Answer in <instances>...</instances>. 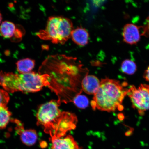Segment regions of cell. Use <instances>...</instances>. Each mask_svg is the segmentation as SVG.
Instances as JSON below:
<instances>
[{
	"mask_svg": "<svg viewBox=\"0 0 149 149\" xmlns=\"http://www.w3.org/2000/svg\"><path fill=\"white\" fill-rule=\"evenodd\" d=\"M117 80L106 78L100 81L99 88L94 94L91 102L93 109L111 112L117 109L122 110L123 100L128 89Z\"/></svg>",
	"mask_w": 149,
	"mask_h": 149,
	"instance_id": "1",
	"label": "cell"
},
{
	"mask_svg": "<svg viewBox=\"0 0 149 149\" xmlns=\"http://www.w3.org/2000/svg\"><path fill=\"white\" fill-rule=\"evenodd\" d=\"M50 79L47 74L32 72L18 74L0 72V85L10 93L38 92L44 87H50Z\"/></svg>",
	"mask_w": 149,
	"mask_h": 149,
	"instance_id": "2",
	"label": "cell"
},
{
	"mask_svg": "<svg viewBox=\"0 0 149 149\" xmlns=\"http://www.w3.org/2000/svg\"><path fill=\"white\" fill-rule=\"evenodd\" d=\"M73 29V24L69 19L51 17L45 29L38 31L36 35L42 40H50L53 44H64L70 38Z\"/></svg>",
	"mask_w": 149,
	"mask_h": 149,
	"instance_id": "3",
	"label": "cell"
},
{
	"mask_svg": "<svg viewBox=\"0 0 149 149\" xmlns=\"http://www.w3.org/2000/svg\"><path fill=\"white\" fill-rule=\"evenodd\" d=\"M59 100H52L43 104L37 114V123L44 127L46 133L52 134L56 130L62 119L63 113L59 108Z\"/></svg>",
	"mask_w": 149,
	"mask_h": 149,
	"instance_id": "4",
	"label": "cell"
},
{
	"mask_svg": "<svg viewBox=\"0 0 149 149\" xmlns=\"http://www.w3.org/2000/svg\"><path fill=\"white\" fill-rule=\"evenodd\" d=\"M127 95L133 107L140 115H144L145 112L149 109V85L141 84L138 88L131 86L128 89Z\"/></svg>",
	"mask_w": 149,
	"mask_h": 149,
	"instance_id": "5",
	"label": "cell"
},
{
	"mask_svg": "<svg viewBox=\"0 0 149 149\" xmlns=\"http://www.w3.org/2000/svg\"><path fill=\"white\" fill-rule=\"evenodd\" d=\"M50 135L52 149H82L72 136L68 135L64 137H57L55 135Z\"/></svg>",
	"mask_w": 149,
	"mask_h": 149,
	"instance_id": "6",
	"label": "cell"
},
{
	"mask_svg": "<svg viewBox=\"0 0 149 149\" xmlns=\"http://www.w3.org/2000/svg\"><path fill=\"white\" fill-rule=\"evenodd\" d=\"M141 27L133 24H126L124 26L123 31V36L125 42L133 45L137 44L141 39V34L140 29Z\"/></svg>",
	"mask_w": 149,
	"mask_h": 149,
	"instance_id": "7",
	"label": "cell"
},
{
	"mask_svg": "<svg viewBox=\"0 0 149 149\" xmlns=\"http://www.w3.org/2000/svg\"><path fill=\"white\" fill-rule=\"evenodd\" d=\"M15 122L17 125V132L20 135L22 143L29 146L34 145L38 137L36 131L33 130H24L21 123L17 120H15Z\"/></svg>",
	"mask_w": 149,
	"mask_h": 149,
	"instance_id": "8",
	"label": "cell"
},
{
	"mask_svg": "<svg viewBox=\"0 0 149 149\" xmlns=\"http://www.w3.org/2000/svg\"><path fill=\"white\" fill-rule=\"evenodd\" d=\"M100 81L96 76L86 74L81 82L83 91L86 94H94L99 88Z\"/></svg>",
	"mask_w": 149,
	"mask_h": 149,
	"instance_id": "9",
	"label": "cell"
},
{
	"mask_svg": "<svg viewBox=\"0 0 149 149\" xmlns=\"http://www.w3.org/2000/svg\"><path fill=\"white\" fill-rule=\"evenodd\" d=\"M71 37L74 43L78 45L84 46L88 43L89 34L84 28L78 27L72 31Z\"/></svg>",
	"mask_w": 149,
	"mask_h": 149,
	"instance_id": "10",
	"label": "cell"
},
{
	"mask_svg": "<svg viewBox=\"0 0 149 149\" xmlns=\"http://www.w3.org/2000/svg\"><path fill=\"white\" fill-rule=\"evenodd\" d=\"M19 31L15 25L10 22H3L0 26V33L5 38H10L14 36L16 37Z\"/></svg>",
	"mask_w": 149,
	"mask_h": 149,
	"instance_id": "11",
	"label": "cell"
},
{
	"mask_svg": "<svg viewBox=\"0 0 149 149\" xmlns=\"http://www.w3.org/2000/svg\"><path fill=\"white\" fill-rule=\"evenodd\" d=\"M17 68L20 74L31 72L35 66V61L29 58L21 59L16 63Z\"/></svg>",
	"mask_w": 149,
	"mask_h": 149,
	"instance_id": "12",
	"label": "cell"
},
{
	"mask_svg": "<svg viewBox=\"0 0 149 149\" xmlns=\"http://www.w3.org/2000/svg\"><path fill=\"white\" fill-rule=\"evenodd\" d=\"M11 115V113L7 106H0V129L6 127Z\"/></svg>",
	"mask_w": 149,
	"mask_h": 149,
	"instance_id": "13",
	"label": "cell"
},
{
	"mask_svg": "<svg viewBox=\"0 0 149 149\" xmlns=\"http://www.w3.org/2000/svg\"><path fill=\"white\" fill-rule=\"evenodd\" d=\"M121 70L125 74H133L137 70V66L134 61L130 59H126L122 63Z\"/></svg>",
	"mask_w": 149,
	"mask_h": 149,
	"instance_id": "14",
	"label": "cell"
},
{
	"mask_svg": "<svg viewBox=\"0 0 149 149\" xmlns=\"http://www.w3.org/2000/svg\"><path fill=\"white\" fill-rule=\"evenodd\" d=\"M74 103L78 108L85 109L88 107L89 100L86 96L83 95H76L73 99Z\"/></svg>",
	"mask_w": 149,
	"mask_h": 149,
	"instance_id": "15",
	"label": "cell"
},
{
	"mask_svg": "<svg viewBox=\"0 0 149 149\" xmlns=\"http://www.w3.org/2000/svg\"><path fill=\"white\" fill-rule=\"evenodd\" d=\"M9 100V96L6 91L0 89V106H7Z\"/></svg>",
	"mask_w": 149,
	"mask_h": 149,
	"instance_id": "16",
	"label": "cell"
},
{
	"mask_svg": "<svg viewBox=\"0 0 149 149\" xmlns=\"http://www.w3.org/2000/svg\"><path fill=\"white\" fill-rule=\"evenodd\" d=\"M144 78L147 81L149 82V66L145 70L144 74Z\"/></svg>",
	"mask_w": 149,
	"mask_h": 149,
	"instance_id": "17",
	"label": "cell"
},
{
	"mask_svg": "<svg viewBox=\"0 0 149 149\" xmlns=\"http://www.w3.org/2000/svg\"><path fill=\"white\" fill-rule=\"evenodd\" d=\"M2 20V15L1 14V12H0V24L1 23Z\"/></svg>",
	"mask_w": 149,
	"mask_h": 149,
	"instance_id": "18",
	"label": "cell"
}]
</instances>
